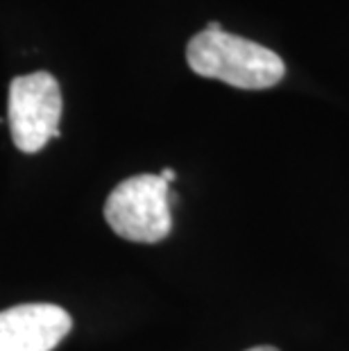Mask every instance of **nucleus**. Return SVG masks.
<instances>
[{
	"instance_id": "obj_1",
	"label": "nucleus",
	"mask_w": 349,
	"mask_h": 351,
	"mask_svg": "<svg viewBox=\"0 0 349 351\" xmlns=\"http://www.w3.org/2000/svg\"><path fill=\"white\" fill-rule=\"evenodd\" d=\"M186 62L195 75L220 80L245 91L277 86L286 75L284 59L277 52L225 32L220 23H209L193 36L186 46Z\"/></svg>"
},
{
	"instance_id": "obj_2",
	"label": "nucleus",
	"mask_w": 349,
	"mask_h": 351,
	"mask_svg": "<svg viewBox=\"0 0 349 351\" xmlns=\"http://www.w3.org/2000/svg\"><path fill=\"white\" fill-rule=\"evenodd\" d=\"M173 193L159 175H134L111 191L105 220L116 236L132 243H159L173 229Z\"/></svg>"
},
{
	"instance_id": "obj_3",
	"label": "nucleus",
	"mask_w": 349,
	"mask_h": 351,
	"mask_svg": "<svg viewBox=\"0 0 349 351\" xmlns=\"http://www.w3.org/2000/svg\"><path fill=\"white\" fill-rule=\"evenodd\" d=\"M62 88L50 73H29L14 77L10 84L7 121L12 141L21 152H39L50 138L59 136Z\"/></svg>"
},
{
	"instance_id": "obj_4",
	"label": "nucleus",
	"mask_w": 349,
	"mask_h": 351,
	"mask_svg": "<svg viewBox=\"0 0 349 351\" xmlns=\"http://www.w3.org/2000/svg\"><path fill=\"white\" fill-rule=\"evenodd\" d=\"M73 319L57 304H19L0 311V351H53Z\"/></svg>"
},
{
	"instance_id": "obj_5",
	"label": "nucleus",
	"mask_w": 349,
	"mask_h": 351,
	"mask_svg": "<svg viewBox=\"0 0 349 351\" xmlns=\"http://www.w3.org/2000/svg\"><path fill=\"white\" fill-rule=\"evenodd\" d=\"M163 182H168V184H173L175 182V173L170 168H166V170H161V175H159Z\"/></svg>"
},
{
	"instance_id": "obj_6",
	"label": "nucleus",
	"mask_w": 349,
	"mask_h": 351,
	"mask_svg": "<svg viewBox=\"0 0 349 351\" xmlns=\"http://www.w3.org/2000/svg\"><path fill=\"white\" fill-rule=\"evenodd\" d=\"M248 351H279L277 347H268V345H261V347H252Z\"/></svg>"
}]
</instances>
